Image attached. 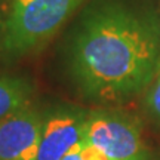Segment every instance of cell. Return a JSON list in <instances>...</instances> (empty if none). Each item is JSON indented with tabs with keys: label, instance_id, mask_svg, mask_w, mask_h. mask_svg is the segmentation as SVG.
I'll return each instance as SVG.
<instances>
[{
	"label": "cell",
	"instance_id": "9c48e42d",
	"mask_svg": "<svg viewBox=\"0 0 160 160\" xmlns=\"http://www.w3.org/2000/svg\"><path fill=\"white\" fill-rule=\"evenodd\" d=\"M11 5H12V0H0V13H3L5 17H8Z\"/></svg>",
	"mask_w": 160,
	"mask_h": 160
},
{
	"label": "cell",
	"instance_id": "3957f363",
	"mask_svg": "<svg viewBox=\"0 0 160 160\" xmlns=\"http://www.w3.org/2000/svg\"><path fill=\"white\" fill-rule=\"evenodd\" d=\"M83 141L108 160H147L139 126L128 116L108 111L88 114Z\"/></svg>",
	"mask_w": 160,
	"mask_h": 160
},
{
	"label": "cell",
	"instance_id": "8992f818",
	"mask_svg": "<svg viewBox=\"0 0 160 160\" xmlns=\"http://www.w3.org/2000/svg\"><path fill=\"white\" fill-rule=\"evenodd\" d=\"M31 86L22 79L0 76V120L28 105Z\"/></svg>",
	"mask_w": 160,
	"mask_h": 160
},
{
	"label": "cell",
	"instance_id": "ba28073f",
	"mask_svg": "<svg viewBox=\"0 0 160 160\" xmlns=\"http://www.w3.org/2000/svg\"><path fill=\"white\" fill-rule=\"evenodd\" d=\"M145 102H147V108L151 113V116L160 122V65L153 79V85L150 88Z\"/></svg>",
	"mask_w": 160,
	"mask_h": 160
},
{
	"label": "cell",
	"instance_id": "6da1fadb",
	"mask_svg": "<svg viewBox=\"0 0 160 160\" xmlns=\"http://www.w3.org/2000/svg\"><path fill=\"white\" fill-rule=\"evenodd\" d=\"M160 65V25L153 17L122 6L85 21L73 48L80 86L92 98L123 99L153 82Z\"/></svg>",
	"mask_w": 160,
	"mask_h": 160
},
{
	"label": "cell",
	"instance_id": "5b68a950",
	"mask_svg": "<svg viewBox=\"0 0 160 160\" xmlns=\"http://www.w3.org/2000/svg\"><path fill=\"white\" fill-rule=\"evenodd\" d=\"M86 116L79 111L64 110L46 117L37 160H62L83 141Z\"/></svg>",
	"mask_w": 160,
	"mask_h": 160
},
{
	"label": "cell",
	"instance_id": "7a4b0ae2",
	"mask_svg": "<svg viewBox=\"0 0 160 160\" xmlns=\"http://www.w3.org/2000/svg\"><path fill=\"white\" fill-rule=\"evenodd\" d=\"M80 0H12L5 21L2 48L22 55L51 39Z\"/></svg>",
	"mask_w": 160,
	"mask_h": 160
},
{
	"label": "cell",
	"instance_id": "277c9868",
	"mask_svg": "<svg viewBox=\"0 0 160 160\" xmlns=\"http://www.w3.org/2000/svg\"><path fill=\"white\" fill-rule=\"evenodd\" d=\"M43 122L28 105L0 120V160H37Z\"/></svg>",
	"mask_w": 160,
	"mask_h": 160
},
{
	"label": "cell",
	"instance_id": "52a82bcc",
	"mask_svg": "<svg viewBox=\"0 0 160 160\" xmlns=\"http://www.w3.org/2000/svg\"><path fill=\"white\" fill-rule=\"evenodd\" d=\"M62 160H108L104 154H101L97 148L82 141L70 151Z\"/></svg>",
	"mask_w": 160,
	"mask_h": 160
}]
</instances>
